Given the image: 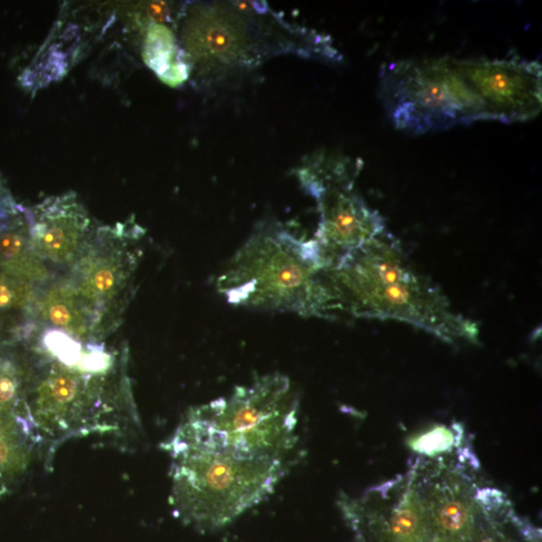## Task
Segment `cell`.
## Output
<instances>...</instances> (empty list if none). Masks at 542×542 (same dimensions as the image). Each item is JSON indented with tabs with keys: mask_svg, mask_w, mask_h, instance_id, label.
Masks as SVG:
<instances>
[{
	"mask_svg": "<svg viewBox=\"0 0 542 542\" xmlns=\"http://www.w3.org/2000/svg\"><path fill=\"white\" fill-rule=\"evenodd\" d=\"M94 230L74 192L49 197L29 210L33 250L46 265L72 266Z\"/></svg>",
	"mask_w": 542,
	"mask_h": 542,
	"instance_id": "11",
	"label": "cell"
},
{
	"mask_svg": "<svg viewBox=\"0 0 542 542\" xmlns=\"http://www.w3.org/2000/svg\"><path fill=\"white\" fill-rule=\"evenodd\" d=\"M39 319L80 341H95L90 313L68 282L56 283L37 299Z\"/></svg>",
	"mask_w": 542,
	"mask_h": 542,
	"instance_id": "13",
	"label": "cell"
},
{
	"mask_svg": "<svg viewBox=\"0 0 542 542\" xmlns=\"http://www.w3.org/2000/svg\"><path fill=\"white\" fill-rule=\"evenodd\" d=\"M328 278L337 312L406 322L449 343H478L476 322L453 309L439 285L415 268L387 230L344 255Z\"/></svg>",
	"mask_w": 542,
	"mask_h": 542,
	"instance_id": "1",
	"label": "cell"
},
{
	"mask_svg": "<svg viewBox=\"0 0 542 542\" xmlns=\"http://www.w3.org/2000/svg\"><path fill=\"white\" fill-rule=\"evenodd\" d=\"M332 265L317 240L281 222H263L217 278V291L239 307L332 318Z\"/></svg>",
	"mask_w": 542,
	"mask_h": 542,
	"instance_id": "4",
	"label": "cell"
},
{
	"mask_svg": "<svg viewBox=\"0 0 542 542\" xmlns=\"http://www.w3.org/2000/svg\"><path fill=\"white\" fill-rule=\"evenodd\" d=\"M34 285L0 272V315L26 309L33 311L34 304L37 302Z\"/></svg>",
	"mask_w": 542,
	"mask_h": 542,
	"instance_id": "15",
	"label": "cell"
},
{
	"mask_svg": "<svg viewBox=\"0 0 542 542\" xmlns=\"http://www.w3.org/2000/svg\"><path fill=\"white\" fill-rule=\"evenodd\" d=\"M114 367L110 353L91 347L76 363L48 356L29 373L26 402L46 459L67 439L138 425L129 385L114 382Z\"/></svg>",
	"mask_w": 542,
	"mask_h": 542,
	"instance_id": "5",
	"label": "cell"
},
{
	"mask_svg": "<svg viewBox=\"0 0 542 542\" xmlns=\"http://www.w3.org/2000/svg\"><path fill=\"white\" fill-rule=\"evenodd\" d=\"M300 399L275 373L192 408L163 445L169 452L224 455L241 461L297 462Z\"/></svg>",
	"mask_w": 542,
	"mask_h": 542,
	"instance_id": "3",
	"label": "cell"
},
{
	"mask_svg": "<svg viewBox=\"0 0 542 542\" xmlns=\"http://www.w3.org/2000/svg\"><path fill=\"white\" fill-rule=\"evenodd\" d=\"M481 542H496V541L494 539L487 538V539L482 540Z\"/></svg>",
	"mask_w": 542,
	"mask_h": 542,
	"instance_id": "19",
	"label": "cell"
},
{
	"mask_svg": "<svg viewBox=\"0 0 542 542\" xmlns=\"http://www.w3.org/2000/svg\"><path fill=\"white\" fill-rule=\"evenodd\" d=\"M453 433L445 427H436L411 442V447L427 456H436L455 445Z\"/></svg>",
	"mask_w": 542,
	"mask_h": 542,
	"instance_id": "18",
	"label": "cell"
},
{
	"mask_svg": "<svg viewBox=\"0 0 542 542\" xmlns=\"http://www.w3.org/2000/svg\"><path fill=\"white\" fill-rule=\"evenodd\" d=\"M422 505L415 492H409L392 519V534L399 542H410L418 532Z\"/></svg>",
	"mask_w": 542,
	"mask_h": 542,
	"instance_id": "16",
	"label": "cell"
},
{
	"mask_svg": "<svg viewBox=\"0 0 542 542\" xmlns=\"http://www.w3.org/2000/svg\"><path fill=\"white\" fill-rule=\"evenodd\" d=\"M456 70L485 106L487 120L534 119L542 106V67L516 56L501 60H455Z\"/></svg>",
	"mask_w": 542,
	"mask_h": 542,
	"instance_id": "10",
	"label": "cell"
},
{
	"mask_svg": "<svg viewBox=\"0 0 542 542\" xmlns=\"http://www.w3.org/2000/svg\"><path fill=\"white\" fill-rule=\"evenodd\" d=\"M36 451L42 453L41 440L27 403L0 407V498L25 476Z\"/></svg>",
	"mask_w": 542,
	"mask_h": 542,
	"instance_id": "12",
	"label": "cell"
},
{
	"mask_svg": "<svg viewBox=\"0 0 542 542\" xmlns=\"http://www.w3.org/2000/svg\"><path fill=\"white\" fill-rule=\"evenodd\" d=\"M180 45L195 82L204 87L249 73L281 55L341 60L330 36L285 21L265 2L187 5L182 14Z\"/></svg>",
	"mask_w": 542,
	"mask_h": 542,
	"instance_id": "2",
	"label": "cell"
},
{
	"mask_svg": "<svg viewBox=\"0 0 542 542\" xmlns=\"http://www.w3.org/2000/svg\"><path fill=\"white\" fill-rule=\"evenodd\" d=\"M144 236L135 221L94 230L72 265L68 283L91 315L95 341L105 338L121 319Z\"/></svg>",
	"mask_w": 542,
	"mask_h": 542,
	"instance_id": "9",
	"label": "cell"
},
{
	"mask_svg": "<svg viewBox=\"0 0 542 542\" xmlns=\"http://www.w3.org/2000/svg\"><path fill=\"white\" fill-rule=\"evenodd\" d=\"M170 505L177 517L199 529L228 526L271 496L295 463L241 461L206 453H169Z\"/></svg>",
	"mask_w": 542,
	"mask_h": 542,
	"instance_id": "6",
	"label": "cell"
},
{
	"mask_svg": "<svg viewBox=\"0 0 542 542\" xmlns=\"http://www.w3.org/2000/svg\"><path fill=\"white\" fill-rule=\"evenodd\" d=\"M379 97L396 129L412 135L487 120L485 106L463 80L451 57L383 66Z\"/></svg>",
	"mask_w": 542,
	"mask_h": 542,
	"instance_id": "7",
	"label": "cell"
},
{
	"mask_svg": "<svg viewBox=\"0 0 542 542\" xmlns=\"http://www.w3.org/2000/svg\"><path fill=\"white\" fill-rule=\"evenodd\" d=\"M438 512V518L443 529L452 534L465 529L470 518V507L468 502L463 497L443 496Z\"/></svg>",
	"mask_w": 542,
	"mask_h": 542,
	"instance_id": "17",
	"label": "cell"
},
{
	"mask_svg": "<svg viewBox=\"0 0 542 542\" xmlns=\"http://www.w3.org/2000/svg\"><path fill=\"white\" fill-rule=\"evenodd\" d=\"M143 58L157 77L170 87H179L191 77V66L180 42L165 25L147 27Z\"/></svg>",
	"mask_w": 542,
	"mask_h": 542,
	"instance_id": "14",
	"label": "cell"
},
{
	"mask_svg": "<svg viewBox=\"0 0 542 542\" xmlns=\"http://www.w3.org/2000/svg\"><path fill=\"white\" fill-rule=\"evenodd\" d=\"M360 160L314 155L297 170L302 189L317 201V240L331 265L387 230L385 219L371 209L354 186Z\"/></svg>",
	"mask_w": 542,
	"mask_h": 542,
	"instance_id": "8",
	"label": "cell"
}]
</instances>
